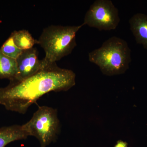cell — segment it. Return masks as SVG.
<instances>
[{"label":"cell","instance_id":"6da1fadb","mask_svg":"<svg viewBox=\"0 0 147 147\" xmlns=\"http://www.w3.org/2000/svg\"><path fill=\"white\" fill-rule=\"evenodd\" d=\"M38 72L26 79L9 81L0 88V105L9 111L25 114L42 96L51 92L67 91L76 84L72 70L46 63Z\"/></svg>","mask_w":147,"mask_h":147},{"label":"cell","instance_id":"7a4b0ae2","mask_svg":"<svg viewBox=\"0 0 147 147\" xmlns=\"http://www.w3.org/2000/svg\"><path fill=\"white\" fill-rule=\"evenodd\" d=\"M88 59L99 67L104 75H120L129 68L131 50L125 40L113 36L104 41L100 47L89 53Z\"/></svg>","mask_w":147,"mask_h":147},{"label":"cell","instance_id":"3957f363","mask_svg":"<svg viewBox=\"0 0 147 147\" xmlns=\"http://www.w3.org/2000/svg\"><path fill=\"white\" fill-rule=\"evenodd\" d=\"M83 25L62 26L51 25L43 29L37 43L43 48L45 63H56L70 55L76 46V34Z\"/></svg>","mask_w":147,"mask_h":147},{"label":"cell","instance_id":"277c9868","mask_svg":"<svg viewBox=\"0 0 147 147\" xmlns=\"http://www.w3.org/2000/svg\"><path fill=\"white\" fill-rule=\"evenodd\" d=\"M22 126L29 136L36 138L40 147H46L57 140L60 131L57 110L48 106H40L31 119Z\"/></svg>","mask_w":147,"mask_h":147},{"label":"cell","instance_id":"5b68a950","mask_svg":"<svg viewBox=\"0 0 147 147\" xmlns=\"http://www.w3.org/2000/svg\"><path fill=\"white\" fill-rule=\"evenodd\" d=\"M120 21L118 9L112 1L96 0L87 11L82 25L99 31H110L115 30Z\"/></svg>","mask_w":147,"mask_h":147},{"label":"cell","instance_id":"8992f818","mask_svg":"<svg viewBox=\"0 0 147 147\" xmlns=\"http://www.w3.org/2000/svg\"><path fill=\"white\" fill-rule=\"evenodd\" d=\"M16 61L18 76L17 79L14 80L26 79L38 72L45 65L42 60H40L38 59L37 50L34 47L23 50Z\"/></svg>","mask_w":147,"mask_h":147},{"label":"cell","instance_id":"52a82bcc","mask_svg":"<svg viewBox=\"0 0 147 147\" xmlns=\"http://www.w3.org/2000/svg\"><path fill=\"white\" fill-rule=\"evenodd\" d=\"M130 29L137 44L147 50V15L138 13L129 21Z\"/></svg>","mask_w":147,"mask_h":147},{"label":"cell","instance_id":"ba28073f","mask_svg":"<svg viewBox=\"0 0 147 147\" xmlns=\"http://www.w3.org/2000/svg\"><path fill=\"white\" fill-rule=\"evenodd\" d=\"M28 134L22 125H14L0 128V147H5L11 142L26 139Z\"/></svg>","mask_w":147,"mask_h":147},{"label":"cell","instance_id":"9c48e42d","mask_svg":"<svg viewBox=\"0 0 147 147\" xmlns=\"http://www.w3.org/2000/svg\"><path fill=\"white\" fill-rule=\"evenodd\" d=\"M18 70L16 60L9 57L0 51V79L16 80Z\"/></svg>","mask_w":147,"mask_h":147},{"label":"cell","instance_id":"30bf717a","mask_svg":"<svg viewBox=\"0 0 147 147\" xmlns=\"http://www.w3.org/2000/svg\"><path fill=\"white\" fill-rule=\"evenodd\" d=\"M10 36L16 46L22 50L31 49L37 43V39H34L27 30L14 31Z\"/></svg>","mask_w":147,"mask_h":147},{"label":"cell","instance_id":"8fae6325","mask_svg":"<svg viewBox=\"0 0 147 147\" xmlns=\"http://www.w3.org/2000/svg\"><path fill=\"white\" fill-rule=\"evenodd\" d=\"M0 51L9 57L16 60L22 53L23 50L16 46L12 38L10 36L0 48Z\"/></svg>","mask_w":147,"mask_h":147},{"label":"cell","instance_id":"7c38bea8","mask_svg":"<svg viewBox=\"0 0 147 147\" xmlns=\"http://www.w3.org/2000/svg\"><path fill=\"white\" fill-rule=\"evenodd\" d=\"M127 143L122 140H119L114 147H127Z\"/></svg>","mask_w":147,"mask_h":147}]
</instances>
